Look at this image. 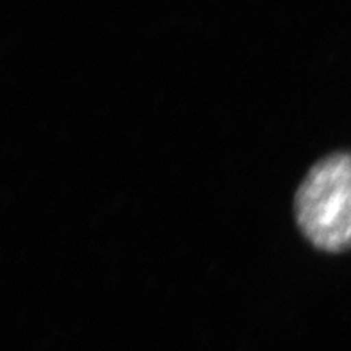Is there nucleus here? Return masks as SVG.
<instances>
[{
    "instance_id": "nucleus-1",
    "label": "nucleus",
    "mask_w": 351,
    "mask_h": 351,
    "mask_svg": "<svg viewBox=\"0 0 351 351\" xmlns=\"http://www.w3.org/2000/svg\"><path fill=\"white\" fill-rule=\"evenodd\" d=\"M298 224L324 251L351 247V154L339 153L315 163L294 201Z\"/></svg>"
}]
</instances>
